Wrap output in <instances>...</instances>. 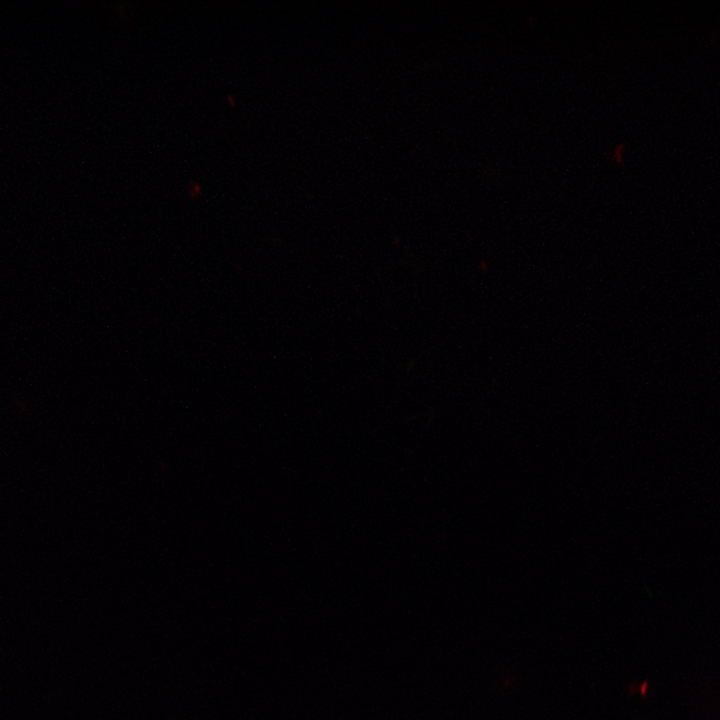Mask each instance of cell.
I'll use <instances>...</instances> for the list:
<instances>
[{
	"label": "cell",
	"instance_id": "1",
	"mask_svg": "<svg viewBox=\"0 0 720 720\" xmlns=\"http://www.w3.org/2000/svg\"><path fill=\"white\" fill-rule=\"evenodd\" d=\"M189 192L192 196H194L195 194L199 195V193L201 192V187L199 186L198 183L192 182L189 185Z\"/></svg>",
	"mask_w": 720,
	"mask_h": 720
},
{
	"label": "cell",
	"instance_id": "2",
	"mask_svg": "<svg viewBox=\"0 0 720 720\" xmlns=\"http://www.w3.org/2000/svg\"><path fill=\"white\" fill-rule=\"evenodd\" d=\"M227 99H228V101H229V103H230L231 106L235 104L232 95H228V96H227Z\"/></svg>",
	"mask_w": 720,
	"mask_h": 720
}]
</instances>
